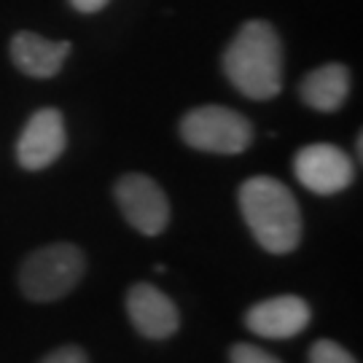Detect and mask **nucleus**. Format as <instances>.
Wrapping results in <instances>:
<instances>
[{
  "label": "nucleus",
  "instance_id": "3",
  "mask_svg": "<svg viewBox=\"0 0 363 363\" xmlns=\"http://www.w3.org/2000/svg\"><path fill=\"white\" fill-rule=\"evenodd\" d=\"M86 272V259L70 242H52L30 253L19 272V286L30 301H57L78 286Z\"/></svg>",
  "mask_w": 363,
  "mask_h": 363
},
{
  "label": "nucleus",
  "instance_id": "1",
  "mask_svg": "<svg viewBox=\"0 0 363 363\" xmlns=\"http://www.w3.org/2000/svg\"><path fill=\"white\" fill-rule=\"evenodd\" d=\"M223 70L250 100H272L283 89V43L274 27L250 19L223 54Z\"/></svg>",
  "mask_w": 363,
  "mask_h": 363
},
{
  "label": "nucleus",
  "instance_id": "14",
  "mask_svg": "<svg viewBox=\"0 0 363 363\" xmlns=\"http://www.w3.org/2000/svg\"><path fill=\"white\" fill-rule=\"evenodd\" d=\"M40 363H89V358L81 347H60V350L49 352Z\"/></svg>",
  "mask_w": 363,
  "mask_h": 363
},
{
  "label": "nucleus",
  "instance_id": "12",
  "mask_svg": "<svg viewBox=\"0 0 363 363\" xmlns=\"http://www.w3.org/2000/svg\"><path fill=\"white\" fill-rule=\"evenodd\" d=\"M310 363H358L350 350H345L339 342L318 339L310 347Z\"/></svg>",
  "mask_w": 363,
  "mask_h": 363
},
{
  "label": "nucleus",
  "instance_id": "5",
  "mask_svg": "<svg viewBox=\"0 0 363 363\" xmlns=\"http://www.w3.org/2000/svg\"><path fill=\"white\" fill-rule=\"evenodd\" d=\"M116 202L132 229L156 237L167 229L169 202L162 186L143 172H127L116 183Z\"/></svg>",
  "mask_w": 363,
  "mask_h": 363
},
{
  "label": "nucleus",
  "instance_id": "2",
  "mask_svg": "<svg viewBox=\"0 0 363 363\" xmlns=\"http://www.w3.org/2000/svg\"><path fill=\"white\" fill-rule=\"evenodd\" d=\"M240 210L256 242L274 256L301 242V210L286 183L272 175H253L240 186Z\"/></svg>",
  "mask_w": 363,
  "mask_h": 363
},
{
  "label": "nucleus",
  "instance_id": "7",
  "mask_svg": "<svg viewBox=\"0 0 363 363\" xmlns=\"http://www.w3.org/2000/svg\"><path fill=\"white\" fill-rule=\"evenodd\" d=\"M67 145L65 118L57 108L35 111L16 140V159L25 169H46L54 164Z\"/></svg>",
  "mask_w": 363,
  "mask_h": 363
},
{
  "label": "nucleus",
  "instance_id": "10",
  "mask_svg": "<svg viewBox=\"0 0 363 363\" xmlns=\"http://www.w3.org/2000/svg\"><path fill=\"white\" fill-rule=\"evenodd\" d=\"M70 43L49 40L38 33H16L11 38V60L22 73L33 78H52L65 65Z\"/></svg>",
  "mask_w": 363,
  "mask_h": 363
},
{
  "label": "nucleus",
  "instance_id": "15",
  "mask_svg": "<svg viewBox=\"0 0 363 363\" xmlns=\"http://www.w3.org/2000/svg\"><path fill=\"white\" fill-rule=\"evenodd\" d=\"M70 3H73V9H78L81 13H94L108 6V0H70Z\"/></svg>",
  "mask_w": 363,
  "mask_h": 363
},
{
  "label": "nucleus",
  "instance_id": "9",
  "mask_svg": "<svg viewBox=\"0 0 363 363\" xmlns=\"http://www.w3.org/2000/svg\"><path fill=\"white\" fill-rule=\"evenodd\" d=\"M127 312L132 325L148 339H167L181 325L175 301L151 283H135L127 294Z\"/></svg>",
  "mask_w": 363,
  "mask_h": 363
},
{
  "label": "nucleus",
  "instance_id": "11",
  "mask_svg": "<svg viewBox=\"0 0 363 363\" xmlns=\"http://www.w3.org/2000/svg\"><path fill=\"white\" fill-rule=\"evenodd\" d=\"M298 91L310 108L320 113H334L345 105L350 94V70L342 62H325L304 76Z\"/></svg>",
  "mask_w": 363,
  "mask_h": 363
},
{
  "label": "nucleus",
  "instance_id": "6",
  "mask_svg": "<svg viewBox=\"0 0 363 363\" xmlns=\"http://www.w3.org/2000/svg\"><path fill=\"white\" fill-rule=\"evenodd\" d=\"M294 172L307 191L320 196L345 191L355 178L352 159L339 145L331 143H312L298 148V154L294 156Z\"/></svg>",
  "mask_w": 363,
  "mask_h": 363
},
{
  "label": "nucleus",
  "instance_id": "13",
  "mask_svg": "<svg viewBox=\"0 0 363 363\" xmlns=\"http://www.w3.org/2000/svg\"><path fill=\"white\" fill-rule=\"evenodd\" d=\"M229 363H283V361L274 358L272 352L256 347V345L240 342V345H234L232 350H229Z\"/></svg>",
  "mask_w": 363,
  "mask_h": 363
},
{
  "label": "nucleus",
  "instance_id": "8",
  "mask_svg": "<svg viewBox=\"0 0 363 363\" xmlns=\"http://www.w3.org/2000/svg\"><path fill=\"white\" fill-rule=\"evenodd\" d=\"M312 320L310 304L301 296L283 294V296L264 298L245 312V325L267 339H288L301 334Z\"/></svg>",
  "mask_w": 363,
  "mask_h": 363
},
{
  "label": "nucleus",
  "instance_id": "4",
  "mask_svg": "<svg viewBox=\"0 0 363 363\" xmlns=\"http://www.w3.org/2000/svg\"><path fill=\"white\" fill-rule=\"evenodd\" d=\"M181 138L205 154H242L253 140V127L242 113L223 105L191 108L181 121Z\"/></svg>",
  "mask_w": 363,
  "mask_h": 363
}]
</instances>
